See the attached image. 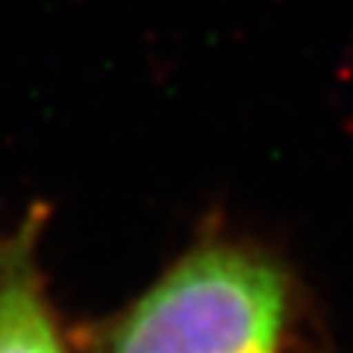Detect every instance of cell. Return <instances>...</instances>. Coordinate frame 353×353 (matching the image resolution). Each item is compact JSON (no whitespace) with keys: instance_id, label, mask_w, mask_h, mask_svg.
Wrapping results in <instances>:
<instances>
[{"instance_id":"cell-2","label":"cell","mask_w":353,"mask_h":353,"mask_svg":"<svg viewBox=\"0 0 353 353\" xmlns=\"http://www.w3.org/2000/svg\"><path fill=\"white\" fill-rule=\"evenodd\" d=\"M44 209L0 227V353H71L39 262Z\"/></svg>"},{"instance_id":"cell-1","label":"cell","mask_w":353,"mask_h":353,"mask_svg":"<svg viewBox=\"0 0 353 353\" xmlns=\"http://www.w3.org/2000/svg\"><path fill=\"white\" fill-rule=\"evenodd\" d=\"M285 265L250 241L206 236L92 330L88 353H283Z\"/></svg>"}]
</instances>
